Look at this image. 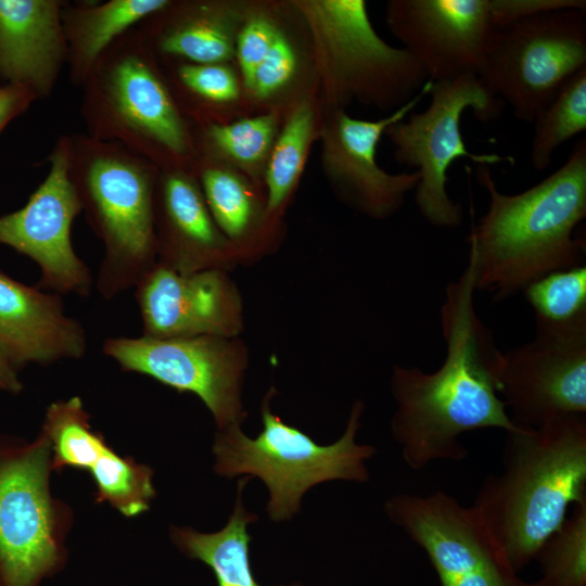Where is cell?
Masks as SVG:
<instances>
[{
    "instance_id": "cell-1",
    "label": "cell",
    "mask_w": 586,
    "mask_h": 586,
    "mask_svg": "<svg viewBox=\"0 0 586 586\" xmlns=\"http://www.w3.org/2000/svg\"><path fill=\"white\" fill-rule=\"evenodd\" d=\"M472 263L448 284L441 309L446 357L432 373L394 366L391 391L396 411L392 434L406 463L420 470L436 460H463L468 449L460 436L480 429L513 431L499 395L502 352L474 308Z\"/></svg>"
},
{
    "instance_id": "cell-2",
    "label": "cell",
    "mask_w": 586,
    "mask_h": 586,
    "mask_svg": "<svg viewBox=\"0 0 586 586\" xmlns=\"http://www.w3.org/2000/svg\"><path fill=\"white\" fill-rule=\"evenodd\" d=\"M476 177L489 198L467 239L476 290L504 301L547 273L584 265L586 242L574 231L586 217L585 137L557 171L521 193H501L488 166L477 165Z\"/></svg>"
},
{
    "instance_id": "cell-3",
    "label": "cell",
    "mask_w": 586,
    "mask_h": 586,
    "mask_svg": "<svg viewBox=\"0 0 586 586\" xmlns=\"http://www.w3.org/2000/svg\"><path fill=\"white\" fill-rule=\"evenodd\" d=\"M500 474L487 475L472 507L520 569L586 499V418L568 415L507 432Z\"/></svg>"
},
{
    "instance_id": "cell-4",
    "label": "cell",
    "mask_w": 586,
    "mask_h": 586,
    "mask_svg": "<svg viewBox=\"0 0 586 586\" xmlns=\"http://www.w3.org/2000/svg\"><path fill=\"white\" fill-rule=\"evenodd\" d=\"M160 168L87 133L69 135V173L104 257L95 286L105 300L135 288L156 263L154 191Z\"/></svg>"
},
{
    "instance_id": "cell-5",
    "label": "cell",
    "mask_w": 586,
    "mask_h": 586,
    "mask_svg": "<svg viewBox=\"0 0 586 586\" xmlns=\"http://www.w3.org/2000/svg\"><path fill=\"white\" fill-rule=\"evenodd\" d=\"M80 88L88 136L117 143L160 169L187 168L193 137L136 27L105 50Z\"/></svg>"
},
{
    "instance_id": "cell-6",
    "label": "cell",
    "mask_w": 586,
    "mask_h": 586,
    "mask_svg": "<svg viewBox=\"0 0 586 586\" xmlns=\"http://www.w3.org/2000/svg\"><path fill=\"white\" fill-rule=\"evenodd\" d=\"M275 390L264 397L263 430L247 437L241 425L219 430L215 435L214 471L225 477L246 475L260 479L269 491L266 507L270 520H290L301 510V500L313 486L332 480L366 482V461L375 448L360 445L356 435L364 403L352 407L343 435L333 444L319 445L310 436L282 421L269 405Z\"/></svg>"
},
{
    "instance_id": "cell-7",
    "label": "cell",
    "mask_w": 586,
    "mask_h": 586,
    "mask_svg": "<svg viewBox=\"0 0 586 586\" xmlns=\"http://www.w3.org/2000/svg\"><path fill=\"white\" fill-rule=\"evenodd\" d=\"M428 94L431 100L425 111L410 113L384 135L395 145L396 161L418 168L415 201L422 217L435 227L455 228L462 224L463 211L446 189L451 164L460 157L483 166L513 163L510 156L469 151L461 133L462 114L471 109L477 119L492 120L499 117L505 103L473 74L430 81Z\"/></svg>"
},
{
    "instance_id": "cell-8",
    "label": "cell",
    "mask_w": 586,
    "mask_h": 586,
    "mask_svg": "<svg viewBox=\"0 0 586 586\" xmlns=\"http://www.w3.org/2000/svg\"><path fill=\"white\" fill-rule=\"evenodd\" d=\"M46 435H0V586H39L64 563L69 511L50 489Z\"/></svg>"
},
{
    "instance_id": "cell-9",
    "label": "cell",
    "mask_w": 586,
    "mask_h": 586,
    "mask_svg": "<svg viewBox=\"0 0 586 586\" xmlns=\"http://www.w3.org/2000/svg\"><path fill=\"white\" fill-rule=\"evenodd\" d=\"M300 8L321 50L335 102L356 97L384 110H397L429 81L407 50L390 46L377 34L365 1H304Z\"/></svg>"
},
{
    "instance_id": "cell-10",
    "label": "cell",
    "mask_w": 586,
    "mask_h": 586,
    "mask_svg": "<svg viewBox=\"0 0 586 586\" xmlns=\"http://www.w3.org/2000/svg\"><path fill=\"white\" fill-rule=\"evenodd\" d=\"M586 68V11L543 12L495 30L480 79L514 115L532 122Z\"/></svg>"
},
{
    "instance_id": "cell-11",
    "label": "cell",
    "mask_w": 586,
    "mask_h": 586,
    "mask_svg": "<svg viewBox=\"0 0 586 586\" xmlns=\"http://www.w3.org/2000/svg\"><path fill=\"white\" fill-rule=\"evenodd\" d=\"M104 355L127 372L141 373L178 392L195 394L219 430L241 425L247 351L238 337L201 335L107 337Z\"/></svg>"
},
{
    "instance_id": "cell-12",
    "label": "cell",
    "mask_w": 586,
    "mask_h": 586,
    "mask_svg": "<svg viewBox=\"0 0 586 586\" xmlns=\"http://www.w3.org/2000/svg\"><path fill=\"white\" fill-rule=\"evenodd\" d=\"M385 512L425 551L442 586H538L519 581L479 512L443 491L395 495Z\"/></svg>"
},
{
    "instance_id": "cell-13",
    "label": "cell",
    "mask_w": 586,
    "mask_h": 586,
    "mask_svg": "<svg viewBox=\"0 0 586 586\" xmlns=\"http://www.w3.org/2000/svg\"><path fill=\"white\" fill-rule=\"evenodd\" d=\"M48 161L49 173L26 204L0 216V244L38 265L36 288L88 296L94 281L71 239L73 221L82 207L69 173V135L56 139Z\"/></svg>"
},
{
    "instance_id": "cell-14",
    "label": "cell",
    "mask_w": 586,
    "mask_h": 586,
    "mask_svg": "<svg viewBox=\"0 0 586 586\" xmlns=\"http://www.w3.org/2000/svg\"><path fill=\"white\" fill-rule=\"evenodd\" d=\"M499 395L522 425L585 415L586 321L536 329L532 342L502 353Z\"/></svg>"
},
{
    "instance_id": "cell-15",
    "label": "cell",
    "mask_w": 586,
    "mask_h": 586,
    "mask_svg": "<svg viewBox=\"0 0 586 586\" xmlns=\"http://www.w3.org/2000/svg\"><path fill=\"white\" fill-rule=\"evenodd\" d=\"M387 23L430 81L480 77L496 30L489 0H395Z\"/></svg>"
},
{
    "instance_id": "cell-16",
    "label": "cell",
    "mask_w": 586,
    "mask_h": 586,
    "mask_svg": "<svg viewBox=\"0 0 586 586\" xmlns=\"http://www.w3.org/2000/svg\"><path fill=\"white\" fill-rule=\"evenodd\" d=\"M135 292L144 336L238 337L243 330L241 294L227 270L182 273L156 262Z\"/></svg>"
},
{
    "instance_id": "cell-17",
    "label": "cell",
    "mask_w": 586,
    "mask_h": 586,
    "mask_svg": "<svg viewBox=\"0 0 586 586\" xmlns=\"http://www.w3.org/2000/svg\"><path fill=\"white\" fill-rule=\"evenodd\" d=\"M430 80L409 102L391 115L366 120L337 110L324 132L323 158L330 177L344 198L364 214L385 218L397 212L420 174H390L377 163V146L386 129L406 116L428 94Z\"/></svg>"
},
{
    "instance_id": "cell-18",
    "label": "cell",
    "mask_w": 586,
    "mask_h": 586,
    "mask_svg": "<svg viewBox=\"0 0 586 586\" xmlns=\"http://www.w3.org/2000/svg\"><path fill=\"white\" fill-rule=\"evenodd\" d=\"M156 262L178 272L227 270L240 257L215 224L196 175L160 169L154 191Z\"/></svg>"
},
{
    "instance_id": "cell-19",
    "label": "cell",
    "mask_w": 586,
    "mask_h": 586,
    "mask_svg": "<svg viewBox=\"0 0 586 586\" xmlns=\"http://www.w3.org/2000/svg\"><path fill=\"white\" fill-rule=\"evenodd\" d=\"M84 326L65 311L62 296L26 285L0 270V356L16 371L29 364L79 359Z\"/></svg>"
},
{
    "instance_id": "cell-20",
    "label": "cell",
    "mask_w": 586,
    "mask_h": 586,
    "mask_svg": "<svg viewBox=\"0 0 586 586\" xmlns=\"http://www.w3.org/2000/svg\"><path fill=\"white\" fill-rule=\"evenodd\" d=\"M64 0H0V81L37 100L53 92L67 61Z\"/></svg>"
},
{
    "instance_id": "cell-21",
    "label": "cell",
    "mask_w": 586,
    "mask_h": 586,
    "mask_svg": "<svg viewBox=\"0 0 586 586\" xmlns=\"http://www.w3.org/2000/svg\"><path fill=\"white\" fill-rule=\"evenodd\" d=\"M136 28L157 60L209 64L234 55L230 15L215 3L170 1Z\"/></svg>"
},
{
    "instance_id": "cell-22",
    "label": "cell",
    "mask_w": 586,
    "mask_h": 586,
    "mask_svg": "<svg viewBox=\"0 0 586 586\" xmlns=\"http://www.w3.org/2000/svg\"><path fill=\"white\" fill-rule=\"evenodd\" d=\"M169 0L65 1L62 25L72 85L81 87L97 61L122 35Z\"/></svg>"
},
{
    "instance_id": "cell-23",
    "label": "cell",
    "mask_w": 586,
    "mask_h": 586,
    "mask_svg": "<svg viewBox=\"0 0 586 586\" xmlns=\"http://www.w3.org/2000/svg\"><path fill=\"white\" fill-rule=\"evenodd\" d=\"M249 477L238 481L233 511L227 524L214 533H201L191 527H173L174 544L188 557L207 564L214 572L218 586H262L254 577L250 562L247 525L257 515L247 511L242 500ZM282 586H301L300 584Z\"/></svg>"
},
{
    "instance_id": "cell-24",
    "label": "cell",
    "mask_w": 586,
    "mask_h": 586,
    "mask_svg": "<svg viewBox=\"0 0 586 586\" xmlns=\"http://www.w3.org/2000/svg\"><path fill=\"white\" fill-rule=\"evenodd\" d=\"M41 432L50 444L52 470L81 469L95 481L119 458L102 434L92 429L90 415L77 396L52 403L47 408Z\"/></svg>"
},
{
    "instance_id": "cell-25",
    "label": "cell",
    "mask_w": 586,
    "mask_h": 586,
    "mask_svg": "<svg viewBox=\"0 0 586 586\" xmlns=\"http://www.w3.org/2000/svg\"><path fill=\"white\" fill-rule=\"evenodd\" d=\"M198 169L196 178L212 217L241 259L256 222V200L245 181L231 170L204 162Z\"/></svg>"
},
{
    "instance_id": "cell-26",
    "label": "cell",
    "mask_w": 586,
    "mask_h": 586,
    "mask_svg": "<svg viewBox=\"0 0 586 586\" xmlns=\"http://www.w3.org/2000/svg\"><path fill=\"white\" fill-rule=\"evenodd\" d=\"M533 123L531 162L535 170L543 171L561 144L586 129V68L562 85Z\"/></svg>"
},
{
    "instance_id": "cell-27",
    "label": "cell",
    "mask_w": 586,
    "mask_h": 586,
    "mask_svg": "<svg viewBox=\"0 0 586 586\" xmlns=\"http://www.w3.org/2000/svg\"><path fill=\"white\" fill-rule=\"evenodd\" d=\"M314 131V113L301 103L277 135L266 170V216L275 215L298 179Z\"/></svg>"
},
{
    "instance_id": "cell-28",
    "label": "cell",
    "mask_w": 586,
    "mask_h": 586,
    "mask_svg": "<svg viewBox=\"0 0 586 586\" xmlns=\"http://www.w3.org/2000/svg\"><path fill=\"white\" fill-rule=\"evenodd\" d=\"M524 292L534 310L536 329H557L586 321V266L552 271Z\"/></svg>"
},
{
    "instance_id": "cell-29",
    "label": "cell",
    "mask_w": 586,
    "mask_h": 586,
    "mask_svg": "<svg viewBox=\"0 0 586 586\" xmlns=\"http://www.w3.org/2000/svg\"><path fill=\"white\" fill-rule=\"evenodd\" d=\"M544 577L538 586H586V499L540 546Z\"/></svg>"
},
{
    "instance_id": "cell-30",
    "label": "cell",
    "mask_w": 586,
    "mask_h": 586,
    "mask_svg": "<svg viewBox=\"0 0 586 586\" xmlns=\"http://www.w3.org/2000/svg\"><path fill=\"white\" fill-rule=\"evenodd\" d=\"M277 116L264 114L231 124L212 123L203 130V143L237 165L253 169L268 158L277 138Z\"/></svg>"
},
{
    "instance_id": "cell-31",
    "label": "cell",
    "mask_w": 586,
    "mask_h": 586,
    "mask_svg": "<svg viewBox=\"0 0 586 586\" xmlns=\"http://www.w3.org/2000/svg\"><path fill=\"white\" fill-rule=\"evenodd\" d=\"M173 77L178 91L199 104L228 103L239 95L235 75L224 63L176 61Z\"/></svg>"
},
{
    "instance_id": "cell-32",
    "label": "cell",
    "mask_w": 586,
    "mask_h": 586,
    "mask_svg": "<svg viewBox=\"0 0 586 586\" xmlns=\"http://www.w3.org/2000/svg\"><path fill=\"white\" fill-rule=\"evenodd\" d=\"M297 68V55L289 38L279 29L247 87L258 99L270 98L283 89Z\"/></svg>"
},
{
    "instance_id": "cell-33",
    "label": "cell",
    "mask_w": 586,
    "mask_h": 586,
    "mask_svg": "<svg viewBox=\"0 0 586 586\" xmlns=\"http://www.w3.org/2000/svg\"><path fill=\"white\" fill-rule=\"evenodd\" d=\"M279 29L267 16L246 21L235 37L234 54L247 88L253 74L269 51Z\"/></svg>"
},
{
    "instance_id": "cell-34",
    "label": "cell",
    "mask_w": 586,
    "mask_h": 586,
    "mask_svg": "<svg viewBox=\"0 0 586 586\" xmlns=\"http://www.w3.org/2000/svg\"><path fill=\"white\" fill-rule=\"evenodd\" d=\"M495 29L543 12L575 9L586 11L585 0H489Z\"/></svg>"
},
{
    "instance_id": "cell-35",
    "label": "cell",
    "mask_w": 586,
    "mask_h": 586,
    "mask_svg": "<svg viewBox=\"0 0 586 586\" xmlns=\"http://www.w3.org/2000/svg\"><path fill=\"white\" fill-rule=\"evenodd\" d=\"M35 101L37 98L26 88L12 84H0V135Z\"/></svg>"
},
{
    "instance_id": "cell-36",
    "label": "cell",
    "mask_w": 586,
    "mask_h": 586,
    "mask_svg": "<svg viewBox=\"0 0 586 586\" xmlns=\"http://www.w3.org/2000/svg\"><path fill=\"white\" fill-rule=\"evenodd\" d=\"M23 390L17 371L0 356V391L20 393Z\"/></svg>"
}]
</instances>
